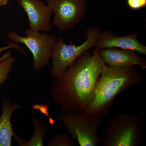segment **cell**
Listing matches in <instances>:
<instances>
[{
    "mask_svg": "<svg viewBox=\"0 0 146 146\" xmlns=\"http://www.w3.org/2000/svg\"><path fill=\"white\" fill-rule=\"evenodd\" d=\"M129 8L133 10H138L146 7V0H127Z\"/></svg>",
    "mask_w": 146,
    "mask_h": 146,
    "instance_id": "5bb4252c",
    "label": "cell"
},
{
    "mask_svg": "<svg viewBox=\"0 0 146 146\" xmlns=\"http://www.w3.org/2000/svg\"><path fill=\"white\" fill-rule=\"evenodd\" d=\"M141 78L136 66L117 68L104 63L96 84L94 98L86 114L103 119L116 97L130 86L138 84Z\"/></svg>",
    "mask_w": 146,
    "mask_h": 146,
    "instance_id": "7a4b0ae2",
    "label": "cell"
},
{
    "mask_svg": "<svg viewBox=\"0 0 146 146\" xmlns=\"http://www.w3.org/2000/svg\"><path fill=\"white\" fill-rule=\"evenodd\" d=\"M15 48L18 50L20 51L21 52L23 53L24 54L27 55V53L25 50L24 49L23 47H21V46L18 44V43L14 42L13 43H10L9 42L8 45L5 46H3L2 47H0V53L6 50L9 49ZM3 56L2 57H0V60L2 59Z\"/></svg>",
    "mask_w": 146,
    "mask_h": 146,
    "instance_id": "9a60e30c",
    "label": "cell"
},
{
    "mask_svg": "<svg viewBox=\"0 0 146 146\" xmlns=\"http://www.w3.org/2000/svg\"><path fill=\"white\" fill-rule=\"evenodd\" d=\"M54 13L53 23L60 31L68 30L81 22L85 15V0H46Z\"/></svg>",
    "mask_w": 146,
    "mask_h": 146,
    "instance_id": "52a82bcc",
    "label": "cell"
},
{
    "mask_svg": "<svg viewBox=\"0 0 146 146\" xmlns=\"http://www.w3.org/2000/svg\"><path fill=\"white\" fill-rule=\"evenodd\" d=\"M100 29L98 27H91L86 31V39L81 44L77 46L71 42L70 44H65L63 38L57 39L51 59L52 65L51 76L56 78L63 74L66 69L84 53L96 47L100 33Z\"/></svg>",
    "mask_w": 146,
    "mask_h": 146,
    "instance_id": "277c9868",
    "label": "cell"
},
{
    "mask_svg": "<svg viewBox=\"0 0 146 146\" xmlns=\"http://www.w3.org/2000/svg\"><path fill=\"white\" fill-rule=\"evenodd\" d=\"M23 106L12 104L6 98L3 102V112L0 117V146H11V140L15 133L12 129L11 117L14 110Z\"/></svg>",
    "mask_w": 146,
    "mask_h": 146,
    "instance_id": "8fae6325",
    "label": "cell"
},
{
    "mask_svg": "<svg viewBox=\"0 0 146 146\" xmlns=\"http://www.w3.org/2000/svg\"><path fill=\"white\" fill-rule=\"evenodd\" d=\"M138 32L125 36H117L112 31L101 32L99 35L96 46L98 49L116 48L131 50L141 54H146V46L137 38Z\"/></svg>",
    "mask_w": 146,
    "mask_h": 146,
    "instance_id": "30bf717a",
    "label": "cell"
},
{
    "mask_svg": "<svg viewBox=\"0 0 146 146\" xmlns=\"http://www.w3.org/2000/svg\"><path fill=\"white\" fill-rule=\"evenodd\" d=\"M104 63L95 47L92 55L88 51L84 53L53 80V99L63 112L86 114Z\"/></svg>",
    "mask_w": 146,
    "mask_h": 146,
    "instance_id": "6da1fadb",
    "label": "cell"
},
{
    "mask_svg": "<svg viewBox=\"0 0 146 146\" xmlns=\"http://www.w3.org/2000/svg\"><path fill=\"white\" fill-rule=\"evenodd\" d=\"M143 131L140 118L130 114H117L108 123L103 146H140Z\"/></svg>",
    "mask_w": 146,
    "mask_h": 146,
    "instance_id": "3957f363",
    "label": "cell"
},
{
    "mask_svg": "<svg viewBox=\"0 0 146 146\" xmlns=\"http://www.w3.org/2000/svg\"><path fill=\"white\" fill-rule=\"evenodd\" d=\"M101 57L106 65L117 68L140 66L146 68V60L131 50L116 48L98 49Z\"/></svg>",
    "mask_w": 146,
    "mask_h": 146,
    "instance_id": "9c48e42d",
    "label": "cell"
},
{
    "mask_svg": "<svg viewBox=\"0 0 146 146\" xmlns=\"http://www.w3.org/2000/svg\"><path fill=\"white\" fill-rule=\"evenodd\" d=\"M8 2V0H0V7L6 5Z\"/></svg>",
    "mask_w": 146,
    "mask_h": 146,
    "instance_id": "2e32d148",
    "label": "cell"
},
{
    "mask_svg": "<svg viewBox=\"0 0 146 146\" xmlns=\"http://www.w3.org/2000/svg\"><path fill=\"white\" fill-rule=\"evenodd\" d=\"M74 145V139L66 134L55 136L48 143V146H73Z\"/></svg>",
    "mask_w": 146,
    "mask_h": 146,
    "instance_id": "4fadbf2b",
    "label": "cell"
},
{
    "mask_svg": "<svg viewBox=\"0 0 146 146\" xmlns=\"http://www.w3.org/2000/svg\"><path fill=\"white\" fill-rule=\"evenodd\" d=\"M15 61V58L10 52L3 55L2 59L0 60V84L4 83L8 78Z\"/></svg>",
    "mask_w": 146,
    "mask_h": 146,
    "instance_id": "7c38bea8",
    "label": "cell"
},
{
    "mask_svg": "<svg viewBox=\"0 0 146 146\" xmlns=\"http://www.w3.org/2000/svg\"><path fill=\"white\" fill-rule=\"evenodd\" d=\"M25 34L26 36H21L17 32L11 31L7 36L13 42L21 43L28 48L33 56V68L37 72L49 62L57 39L50 35L42 34L30 29H27Z\"/></svg>",
    "mask_w": 146,
    "mask_h": 146,
    "instance_id": "5b68a950",
    "label": "cell"
},
{
    "mask_svg": "<svg viewBox=\"0 0 146 146\" xmlns=\"http://www.w3.org/2000/svg\"><path fill=\"white\" fill-rule=\"evenodd\" d=\"M18 5L27 13L29 29L47 33L50 31L51 17L53 12L40 0H17Z\"/></svg>",
    "mask_w": 146,
    "mask_h": 146,
    "instance_id": "ba28073f",
    "label": "cell"
},
{
    "mask_svg": "<svg viewBox=\"0 0 146 146\" xmlns=\"http://www.w3.org/2000/svg\"><path fill=\"white\" fill-rule=\"evenodd\" d=\"M66 127L72 138L76 139L80 146H98L102 139L98 133L103 119L86 114L63 112L58 118Z\"/></svg>",
    "mask_w": 146,
    "mask_h": 146,
    "instance_id": "8992f818",
    "label": "cell"
}]
</instances>
